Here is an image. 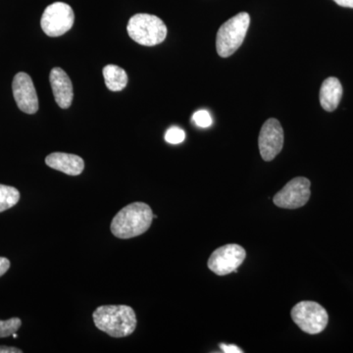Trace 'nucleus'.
Instances as JSON below:
<instances>
[{
    "instance_id": "nucleus-1",
    "label": "nucleus",
    "mask_w": 353,
    "mask_h": 353,
    "mask_svg": "<svg viewBox=\"0 0 353 353\" xmlns=\"http://www.w3.org/2000/svg\"><path fill=\"white\" fill-rule=\"evenodd\" d=\"M150 205L145 202H134L121 209L111 223V232L116 238L128 240L145 234L153 220Z\"/></svg>"
},
{
    "instance_id": "nucleus-2",
    "label": "nucleus",
    "mask_w": 353,
    "mask_h": 353,
    "mask_svg": "<svg viewBox=\"0 0 353 353\" xmlns=\"http://www.w3.org/2000/svg\"><path fill=\"white\" fill-rule=\"evenodd\" d=\"M94 322L97 329L113 338H124L134 333L137 316L127 305H104L95 309Z\"/></svg>"
},
{
    "instance_id": "nucleus-3",
    "label": "nucleus",
    "mask_w": 353,
    "mask_h": 353,
    "mask_svg": "<svg viewBox=\"0 0 353 353\" xmlns=\"http://www.w3.org/2000/svg\"><path fill=\"white\" fill-rule=\"evenodd\" d=\"M128 34L132 41L145 46H154L163 43L167 37V27L159 17L150 14L132 16L127 26Z\"/></svg>"
},
{
    "instance_id": "nucleus-4",
    "label": "nucleus",
    "mask_w": 353,
    "mask_h": 353,
    "mask_svg": "<svg viewBox=\"0 0 353 353\" xmlns=\"http://www.w3.org/2000/svg\"><path fill=\"white\" fill-rule=\"evenodd\" d=\"M250 24V14L241 12L221 26L216 38V50L220 57H230L240 48Z\"/></svg>"
},
{
    "instance_id": "nucleus-5",
    "label": "nucleus",
    "mask_w": 353,
    "mask_h": 353,
    "mask_svg": "<svg viewBox=\"0 0 353 353\" xmlns=\"http://www.w3.org/2000/svg\"><path fill=\"white\" fill-rule=\"evenodd\" d=\"M292 318L304 333L317 334L326 329L329 315L326 309L314 301H301L292 308Z\"/></svg>"
},
{
    "instance_id": "nucleus-6",
    "label": "nucleus",
    "mask_w": 353,
    "mask_h": 353,
    "mask_svg": "<svg viewBox=\"0 0 353 353\" xmlns=\"http://www.w3.org/2000/svg\"><path fill=\"white\" fill-rule=\"evenodd\" d=\"M75 15L73 9L64 2H54L46 7L41 16V29L46 36H63L73 27Z\"/></svg>"
},
{
    "instance_id": "nucleus-7",
    "label": "nucleus",
    "mask_w": 353,
    "mask_h": 353,
    "mask_svg": "<svg viewBox=\"0 0 353 353\" xmlns=\"http://www.w3.org/2000/svg\"><path fill=\"white\" fill-rule=\"evenodd\" d=\"M246 256L245 248L239 245H226L217 248L208 260V268L218 276L236 272Z\"/></svg>"
},
{
    "instance_id": "nucleus-8",
    "label": "nucleus",
    "mask_w": 353,
    "mask_h": 353,
    "mask_svg": "<svg viewBox=\"0 0 353 353\" xmlns=\"http://www.w3.org/2000/svg\"><path fill=\"white\" fill-rule=\"evenodd\" d=\"M310 181L304 176L292 179L274 196V204L285 209L303 208L310 199Z\"/></svg>"
},
{
    "instance_id": "nucleus-9",
    "label": "nucleus",
    "mask_w": 353,
    "mask_h": 353,
    "mask_svg": "<svg viewBox=\"0 0 353 353\" xmlns=\"http://www.w3.org/2000/svg\"><path fill=\"white\" fill-rule=\"evenodd\" d=\"M260 154L265 161L275 159L284 146V131L280 122L270 118L264 123L259 138Z\"/></svg>"
},
{
    "instance_id": "nucleus-10",
    "label": "nucleus",
    "mask_w": 353,
    "mask_h": 353,
    "mask_svg": "<svg viewBox=\"0 0 353 353\" xmlns=\"http://www.w3.org/2000/svg\"><path fill=\"white\" fill-rule=\"evenodd\" d=\"M14 99L21 111L34 114L39 110V99L31 77L20 72L14 77L12 83Z\"/></svg>"
},
{
    "instance_id": "nucleus-11",
    "label": "nucleus",
    "mask_w": 353,
    "mask_h": 353,
    "mask_svg": "<svg viewBox=\"0 0 353 353\" xmlns=\"http://www.w3.org/2000/svg\"><path fill=\"white\" fill-rule=\"evenodd\" d=\"M50 81L58 106L62 109L69 108L73 101L74 90L66 72L59 67L53 68L50 72Z\"/></svg>"
},
{
    "instance_id": "nucleus-12",
    "label": "nucleus",
    "mask_w": 353,
    "mask_h": 353,
    "mask_svg": "<svg viewBox=\"0 0 353 353\" xmlns=\"http://www.w3.org/2000/svg\"><path fill=\"white\" fill-rule=\"evenodd\" d=\"M46 164L69 176H78L85 168L83 158L64 152H53L46 158Z\"/></svg>"
},
{
    "instance_id": "nucleus-13",
    "label": "nucleus",
    "mask_w": 353,
    "mask_h": 353,
    "mask_svg": "<svg viewBox=\"0 0 353 353\" xmlns=\"http://www.w3.org/2000/svg\"><path fill=\"white\" fill-rule=\"evenodd\" d=\"M343 97V85L339 79L330 77L323 82L320 90V103L324 110L333 112Z\"/></svg>"
},
{
    "instance_id": "nucleus-14",
    "label": "nucleus",
    "mask_w": 353,
    "mask_h": 353,
    "mask_svg": "<svg viewBox=\"0 0 353 353\" xmlns=\"http://www.w3.org/2000/svg\"><path fill=\"white\" fill-rule=\"evenodd\" d=\"M104 81L106 87L111 92H121L127 87L128 75L126 71L117 65H106L103 68Z\"/></svg>"
},
{
    "instance_id": "nucleus-15",
    "label": "nucleus",
    "mask_w": 353,
    "mask_h": 353,
    "mask_svg": "<svg viewBox=\"0 0 353 353\" xmlns=\"http://www.w3.org/2000/svg\"><path fill=\"white\" fill-rule=\"evenodd\" d=\"M20 199L19 190L9 185H0V212L12 208Z\"/></svg>"
},
{
    "instance_id": "nucleus-16",
    "label": "nucleus",
    "mask_w": 353,
    "mask_h": 353,
    "mask_svg": "<svg viewBox=\"0 0 353 353\" xmlns=\"http://www.w3.org/2000/svg\"><path fill=\"white\" fill-rule=\"evenodd\" d=\"M21 325H22V321L19 318H11L6 321L0 320V338L12 336L20 329Z\"/></svg>"
},
{
    "instance_id": "nucleus-17",
    "label": "nucleus",
    "mask_w": 353,
    "mask_h": 353,
    "mask_svg": "<svg viewBox=\"0 0 353 353\" xmlns=\"http://www.w3.org/2000/svg\"><path fill=\"white\" fill-rule=\"evenodd\" d=\"M185 139V132L183 130L178 127H171L170 129L167 130L165 134V141L171 145H179L183 143Z\"/></svg>"
},
{
    "instance_id": "nucleus-18",
    "label": "nucleus",
    "mask_w": 353,
    "mask_h": 353,
    "mask_svg": "<svg viewBox=\"0 0 353 353\" xmlns=\"http://www.w3.org/2000/svg\"><path fill=\"white\" fill-rule=\"evenodd\" d=\"M192 121L199 128H208L212 125L213 120L210 114L206 110H199L192 115Z\"/></svg>"
},
{
    "instance_id": "nucleus-19",
    "label": "nucleus",
    "mask_w": 353,
    "mask_h": 353,
    "mask_svg": "<svg viewBox=\"0 0 353 353\" xmlns=\"http://www.w3.org/2000/svg\"><path fill=\"white\" fill-rule=\"evenodd\" d=\"M221 350L225 353H241L243 350L240 347H236L234 345H225V343H221Z\"/></svg>"
},
{
    "instance_id": "nucleus-20",
    "label": "nucleus",
    "mask_w": 353,
    "mask_h": 353,
    "mask_svg": "<svg viewBox=\"0 0 353 353\" xmlns=\"http://www.w3.org/2000/svg\"><path fill=\"white\" fill-rule=\"evenodd\" d=\"M9 268H10V261L6 257H0V277L6 273Z\"/></svg>"
},
{
    "instance_id": "nucleus-21",
    "label": "nucleus",
    "mask_w": 353,
    "mask_h": 353,
    "mask_svg": "<svg viewBox=\"0 0 353 353\" xmlns=\"http://www.w3.org/2000/svg\"><path fill=\"white\" fill-rule=\"evenodd\" d=\"M22 350L19 348L11 347H0V353H22Z\"/></svg>"
},
{
    "instance_id": "nucleus-22",
    "label": "nucleus",
    "mask_w": 353,
    "mask_h": 353,
    "mask_svg": "<svg viewBox=\"0 0 353 353\" xmlns=\"http://www.w3.org/2000/svg\"><path fill=\"white\" fill-rule=\"evenodd\" d=\"M338 6L347 7V8H353V0H334Z\"/></svg>"
}]
</instances>
